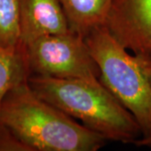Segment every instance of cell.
Returning <instances> with one entry per match:
<instances>
[{
	"label": "cell",
	"mask_w": 151,
	"mask_h": 151,
	"mask_svg": "<svg viewBox=\"0 0 151 151\" xmlns=\"http://www.w3.org/2000/svg\"><path fill=\"white\" fill-rule=\"evenodd\" d=\"M23 46L38 38L71 31L59 0H20Z\"/></svg>",
	"instance_id": "cell-6"
},
{
	"label": "cell",
	"mask_w": 151,
	"mask_h": 151,
	"mask_svg": "<svg viewBox=\"0 0 151 151\" xmlns=\"http://www.w3.org/2000/svg\"><path fill=\"white\" fill-rule=\"evenodd\" d=\"M0 151H30L5 124L0 122Z\"/></svg>",
	"instance_id": "cell-10"
},
{
	"label": "cell",
	"mask_w": 151,
	"mask_h": 151,
	"mask_svg": "<svg viewBox=\"0 0 151 151\" xmlns=\"http://www.w3.org/2000/svg\"><path fill=\"white\" fill-rule=\"evenodd\" d=\"M29 76L24 47L9 50L0 46V104L13 87L28 80Z\"/></svg>",
	"instance_id": "cell-8"
},
{
	"label": "cell",
	"mask_w": 151,
	"mask_h": 151,
	"mask_svg": "<svg viewBox=\"0 0 151 151\" xmlns=\"http://www.w3.org/2000/svg\"><path fill=\"white\" fill-rule=\"evenodd\" d=\"M29 76L99 81V69L84 38L70 31L45 35L24 46Z\"/></svg>",
	"instance_id": "cell-4"
},
{
	"label": "cell",
	"mask_w": 151,
	"mask_h": 151,
	"mask_svg": "<svg viewBox=\"0 0 151 151\" xmlns=\"http://www.w3.org/2000/svg\"><path fill=\"white\" fill-rule=\"evenodd\" d=\"M72 32L84 38L104 26L114 0H59Z\"/></svg>",
	"instance_id": "cell-7"
},
{
	"label": "cell",
	"mask_w": 151,
	"mask_h": 151,
	"mask_svg": "<svg viewBox=\"0 0 151 151\" xmlns=\"http://www.w3.org/2000/svg\"><path fill=\"white\" fill-rule=\"evenodd\" d=\"M28 82L39 97L107 141L134 144L142 136L134 116L100 81L31 75Z\"/></svg>",
	"instance_id": "cell-2"
},
{
	"label": "cell",
	"mask_w": 151,
	"mask_h": 151,
	"mask_svg": "<svg viewBox=\"0 0 151 151\" xmlns=\"http://www.w3.org/2000/svg\"><path fill=\"white\" fill-rule=\"evenodd\" d=\"M137 147H145V148H151V136L150 137H143L139 138V139L135 141L133 144Z\"/></svg>",
	"instance_id": "cell-11"
},
{
	"label": "cell",
	"mask_w": 151,
	"mask_h": 151,
	"mask_svg": "<svg viewBox=\"0 0 151 151\" xmlns=\"http://www.w3.org/2000/svg\"><path fill=\"white\" fill-rule=\"evenodd\" d=\"M104 26L143 63L151 65V0H114Z\"/></svg>",
	"instance_id": "cell-5"
},
{
	"label": "cell",
	"mask_w": 151,
	"mask_h": 151,
	"mask_svg": "<svg viewBox=\"0 0 151 151\" xmlns=\"http://www.w3.org/2000/svg\"><path fill=\"white\" fill-rule=\"evenodd\" d=\"M0 122L30 151H96L107 141L39 97L28 80L4 97Z\"/></svg>",
	"instance_id": "cell-1"
},
{
	"label": "cell",
	"mask_w": 151,
	"mask_h": 151,
	"mask_svg": "<svg viewBox=\"0 0 151 151\" xmlns=\"http://www.w3.org/2000/svg\"><path fill=\"white\" fill-rule=\"evenodd\" d=\"M0 46L18 50L21 42L20 0H0Z\"/></svg>",
	"instance_id": "cell-9"
},
{
	"label": "cell",
	"mask_w": 151,
	"mask_h": 151,
	"mask_svg": "<svg viewBox=\"0 0 151 151\" xmlns=\"http://www.w3.org/2000/svg\"><path fill=\"white\" fill-rule=\"evenodd\" d=\"M99 69V81L137 121L143 137L151 136V86L139 59L105 26L84 37Z\"/></svg>",
	"instance_id": "cell-3"
},
{
	"label": "cell",
	"mask_w": 151,
	"mask_h": 151,
	"mask_svg": "<svg viewBox=\"0 0 151 151\" xmlns=\"http://www.w3.org/2000/svg\"><path fill=\"white\" fill-rule=\"evenodd\" d=\"M141 61V60H140ZM141 64L143 65V68L145 70V73L146 76H147V79L150 82L151 86V65H148V64H145L141 61Z\"/></svg>",
	"instance_id": "cell-12"
}]
</instances>
